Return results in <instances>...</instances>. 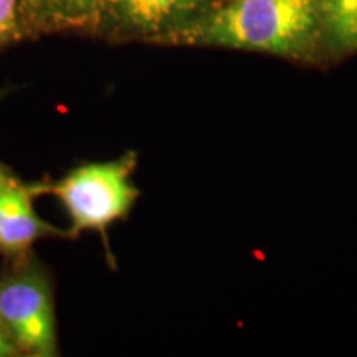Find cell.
<instances>
[{
	"label": "cell",
	"instance_id": "7",
	"mask_svg": "<svg viewBox=\"0 0 357 357\" xmlns=\"http://www.w3.org/2000/svg\"><path fill=\"white\" fill-rule=\"evenodd\" d=\"M318 22L341 52L357 50V0H316Z\"/></svg>",
	"mask_w": 357,
	"mask_h": 357
},
{
	"label": "cell",
	"instance_id": "8",
	"mask_svg": "<svg viewBox=\"0 0 357 357\" xmlns=\"http://www.w3.org/2000/svg\"><path fill=\"white\" fill-rule=\"evenodd\" d=\"M22 2L24 0H0V48L25 37L22 25Z\"/></svg>",
	"mask_w": 357,
	"mask_h": 357
},
{
	"label": "cell",
	"instance_id": "2",
	"mask_svg": "<svg viewBox=\"0 0 357 357\" xmlns=\"http://www.w3.org/2000/svg\"><path fill=\"white\" fill-rule=\"evenodd\" d=\"M136 154L108 162H91L79 166L61 177L56 184L47 185L63 204L71 227L68 235L95 230L105 235L109 225L131 212L139 190L132 182Z\"/></svg>",
	"mask_w": 357,
	"mask_h": 357
},
{
	"label": "cell",
	"instance_id": "6",
	"mask_svg": "<svg viewBox=\"0 0 357 357\" xmlns=\"http://www.w3.org/2000/svg\"><path fill=\"white\" fill-rule=\"evenodd\" d=\"M48 184L25 185L20 199L13 205L0 225V252L13 257H24L29 248L43 236H68V230L56 229L45 222L33 208V195L47 192Z\"/></svg>",
	"mask_w": 357,
	"mask_h": 357
},
{
	"label": "cell",
	"instance_id": "10",
	"mask_svg": "<svg viewBox=\"0 0 357 357\" xmlns=\"http://www.w3.org/2000/svg\"><path fill=\"white\" fill-rule=\"evenodd\" d=\"M22 356L20 351L17 349V346L13 344V341L8 336L2 323H0V357H17Z\"/></svg>",
	"mask_w": 357,
	"mask_h": 357
},
{
	"label": "cell",
	"instance_id": "4",
	"mask_svg": "<svg viewBox=\"0 0 357 357\" xmlns=\"http://www.w3.org/2000/svg\"><path fill=\"white\" fill-rule=\"evenodd\" d=\"M202 0H102L98 26L118 35L155 37L187 20Z\"/></svg>",
	"mask_w": 357,
	"mask_h": 357
},
{
	"label": "cell",
	"instance_id": "5",
	"mask_svg": "<svg viewBox=\"0 0 357 357\" xmlns=\"http://www.w3.org/2000/svg\"><path fill=\"white\" fill-rule=\"evenodd\" d=\"M102 0H24V35L96 29Z\"/></svg>",
	"mask_w": 357,
	"mask_h": 357
},
{
	"label": "cell",
	"instance_id": "9",
	"mask_svg": "<svg viewBox=\"0 0 357 357\" xmlns=\"http://www.w3.org/2000/svg\"><path fill=\"white\" fill-rule=\"evenodd\" d=\"M25 185L20 184L19 178L10 182V184L0 187V225L6 220L8 213L13 208V205L17 204V200L20 199L22 192H24Z\"/></svg>",
	"mask_w": 357,
	"mask_h": 357
},
{
	"label": "cell",
	"instance_id": "11",
	"mask_svg": "<svg viewBox=\"0 0 357 357\" xmlns=\"http://www.w3.org/2000/svg\"><path fill=\"white\" fill-rule=\"evenodd\" d=\"M13 181H17L15 176H13V174L8 171L3 164H0V187L10 184V182H13Z\"/></svg>",
	"mask_w": 357,
	"mask_h": 357
},
{
	"label": "cell",
	"instance_id": "3",
	"mask_svg": "<svg viewBox=\"0 0 357 357\" xmlns=\"http://www.w3.org/2000/svg\"><path fill=\"white\" fill-rule=\"evenodd\" d=\"M0 323L22 356L58 354L52 281L33 258L0 275Z\"/></svg>",
	"mask_w": 357,
	"mask_h": 357
},
{
	"label": "cell",
	"instance_id": "1",
	"mask_svg": "<svg viewBox=\"0 0 357 357\" xmlns=\"http://www.w3.org/2000/svg\"><path fill=\"white\" fill-rule=\"evenodd\" d=\"M316 24V0H234L194 33L202 43L284 55L305 47Z\"/></svg>",
	"mask_w": 357,
	"mask_h": 357
}]
</instances>
